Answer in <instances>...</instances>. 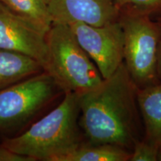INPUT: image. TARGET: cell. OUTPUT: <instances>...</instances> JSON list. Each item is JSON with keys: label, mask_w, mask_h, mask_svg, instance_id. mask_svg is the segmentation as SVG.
I'll use <instances>...</instances> for the list:
<instances>
[{"label": "cell", "mask_w": 161, "mask_h": 161, "mask_svg": "<svg viewBox=\"0 0 161 161\" xmlns=\"http://www.w3.org/2000/svg\"><path fill=\"white\" fill-rule=\"evenodd\" d=\"M79 125L90 144L131 152L140 139L137 86L124 63L98 86L79 96Z\"/></svg>", "instance_id": "1"}, {"label": "cell", "mask_w": 161, "mask_h": 161, "mask_svg": "<svg viewBox=\"0 0 161 161\" xmlns=\"http://www.w3.org/2000/svg\"><path fill=\"white\" fill-rule=\"evenodd\" d=\"M79 96L65 92L61 102L19 135L2 144L36 160L60 161L83 144L79 129Z\"/></svg>", "instance_id": "2"}, {"label": "cell", "mask_w": 161, "mask_h": 161, "mask_svg": "<svg viewBox=\"0 0 161 161\" xmlns=\"http://www.w3.org/2000/svg\"><path fill=\"white\" fill-rule=\"evenodd\" d=\"M47 46L44 71L62 91L80 96L103 81L97 66L79 45L69 25L52 24L47 33Z\"/></svg>", "instance_id": "3"}, {"label": "cell", "mask_w": 161, "mask_h": 161, "mask_svg": "<svg viewBox=\"0 0 161 161\" xmlns=\"http://www.w3.org/2000/svg\"><path fill=\"white\" fill-rule=\"evenodd\" d=\"M119 21L124 36L123 63L132 80L140 89L158 84L160 24L146 16L120 14Z\"/></svg>", "instance_id": "4"}, {"label": "cell", "mask_w": 161, "mask_h": 161, "mask_svg": "<svg viewBox=\"0 0 161 161\" xmlns=\"http://www.w3.org/2000/svg\"><path fill=\"white\" fill-rule=\"evenodd\" d=\"M60 90L43 71L0 90V133L11 132L31 120Z\"/></svg>", "instance_id": "5"}, {"label": "cell", "mask_w": 161, "mask_h": 161, "mask_svg": "<svg viewBox=\"0 0 161 161\" xmlns=\"http://www.w3.org/2000/svg\"><path fill=\"white\" fill-rule=\"evenodd\" d=\"M74 35L97 66L103 79L112 75L124 59V36L119 21L101 26L83 23L69 25Z\"/></svg>", "instance_id": "6"}, {"label": "cell", "mask_w": 161, "mask_h": 161, "mask_svg": "<svg viewBox=\"0 0 161 161\" xmlns=\"http://www.w3.org/2000/svg\"><path fill=\"white\" fill-rule=\"evenodd\" d=\"M47 33L46 30L15 14L0 2V49L29 56L44 68L48 52Z\"/></svg>", "instance_id": "7"}, {"label": "cell", "mask_w": 161, "mask_h": 161, "mask_svg": "<svg viewBox=\"0 0 161 161\" xmlns=\"http://www.w3.org/2000/svg\"><path fill=\"white\" fill-rule=\"evenodd\" d=\"M48 6L53 23L68 25L83 23L101 26L120 17L114 0H49Z\"/></svg>", "instance_id": "8"}, {"label": "cell", "mask_w": 161, "mask_h": 161, "mask_svg": "<svg viewBox=\"0 0 161 161\" xmlns=\"http://www.w3.org/2000/svg\"><path fill=\"white\" fill-rule=\"evenodd\" d=\"M137 103L143 122L145 140L161 148V81L137 88Z\"/></svg>", "instance_id": "9"}, {"label": "cell", "mask_w": 161, "mask_h": 161, "mask_svg": "<svg viewBox=\"0 0 161 161\" xmlns=\"http://www.w3.org/2000/svg\"><path fill=\"white\" fill-rule=\"evenodd\" d=\"M43 71V66L32 58L0 49V90Z\"/></svg>", "instance_id": "10"}, {"label": "cell", "mask_w": 161, "mask_h": 161, "mask_svg": "<svg viewBox=\"0 0 161 161\" xmlns=\"http://www.w3.org/2000/svg\"><path fill=\"white\" fill-rule=\"evenodd\" d=\"M131 152L109 144H81L60 161H130Z\"/></svg>", "instance_id": "11"}, {"label": "cell", "mask_w": 161, "mask_h": 161, "mask_svg": "<svg viewBox=\"0 0 161 161\" xmlns=\"http://www.w3.org/2000/svg\"><path fill=\"white\" fill-rule=\"evenodd\" d=\"M8 8L49 31L53 24L49 6L44 0H0Z\"/></svg>", "instance_id": "12"}, {"label": "cell", "mask_w": 161, "mask_h": 161, "mask_svg": "<svg viewBox=\"0 0 161 161\" xmlns=\"http://www.w3.org/2000/svg\"><path fill=\"white\" fill-rule=\"evenodd\" d=\"M114 3L120 14L161 17V0H114Z\"/></svg>", "instance_id": "13"}, {"label": "cell", "mask_w": 161, "mask_h": 161, "mask_svg": "<svg viewBox=\"0 0 161 161\" xmlns=\"http://www.w3.org/2000/svg\"><path fill=\"white\" fill-rule=\"evenodd\" d=\"M160 150L158 147L143 138L134 144L130 161H157Z\"/></svg>", "instance_id": "14"}, {"label": "cell", "mask_w": 161, "mask_h": 161, "mask_svg": "<svg viewBox=\"0 0 161 161\" xmlns=\"http://www.w3.org/2000/svg\"><path fill=\"white\" fill-rule=\"evenodd\" d=\"M0 161H35L29 157L17 154L8 148L0 145Z\"/></svg>", "instance_id": "15"}, {"label": "cell", "mask_w": 161, "mask_h": 161, "mask_svg": "<svg viewBox=\"0 0 161 161\" xmlns=\"http://www.w3.org/2000/svg\"><path fill=\"white\" fill-rule=\"evenodd\" d=\"M158 74L160 81H161V37L159 43L158 52Z\"/></svg>", "instance_id": "16"}, {"label": "cell", "mask_w": 161, "mask_h": 161, "mask_svg": "<svg viewBox=\"0 0 161 161\" xmlns=\"http://www.w3.org/2000/svg\"><path fill=\"white\" fill-rule=\"evenodd\" d=\"M156 21L158 22V23L160 24V25L161 26V17H158L156 18Z\"/></svg>", "instance_id": "17"}, {"label": "cell", "mask_w": 161, "mask_h": 161, "mask_svg": "<svg viewBox=\"0 0 161 161\" xmlns=\"http://www.w3.org/2000/svg\"><path fill=\"white\" fill-rule=\"evenodd\" d=\"M158 160L161 161V148L160 150V152H159V156H158Z\"/></svg>", "instance_id": "18"}, {"label": "cell", "mask_w": 161, "mask_h": 161, "mask_svg": "<svg viewBox=\"0 0 161 161\" xmlns=\"http://www.w3.org/2000/svg\"><path fill=\"white\" fill-rule=\"evenodd\" d=\"M44 1H45L46 3H47V4H49V0H44Z\"/></svg>", "instance_id": "19"}]
</instances>
